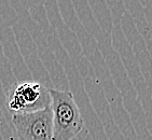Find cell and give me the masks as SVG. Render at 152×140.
I'll list each match as a JSON object with an SVG mask.
<instances>
[{
	"label": "cell",
	"instance_id": "cell-2",
	"mask_svg": "<svg viewBox=\"0 0 152 140\" xmlns=\"http://www.w3.org/2000/svg\"><path fill=\"white\" fill-rule=\"evenodd\" d=\"M51 105L49 88L38 82L16 83L7 95V108L13 114L27 113L44 109Z\"/></svg>",
	"mask_w": 152,
	"mask_h": 140
},
{
	"label": "cell",
	"instance_id": "cell-3",
	"mask_svg": "<svg viewBox=\"0 0 152 140\" xmlns=\"http://www.w3.org/2000/svg\"><path fill=\"white\" fill-rule=\"evenodd\" d=\"M12 122L20 140H53L51 105L34 112L13 114Z\"/></svg>",
	"mask_w": 152,
	"mask_h": 140
},
{
	"label": "cell",
	"instance_id": "cell-1",
	"mask_svg": "<svg viewBox=\"0 0 152 140\" xmlns=\"http://www.w3.org/2000/svg\"><path fill=\"white\" fill-rule=\"evenodd\" d=\"M53 113V140H72L84 122L71 92L49 90Z\"/></svg>",
	"mask_w": 152,
	"mask_h": 140
}]
</instances>
